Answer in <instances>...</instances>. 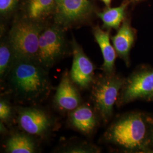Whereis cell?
I'll return each mask as SVG.
<instances>
[{
	"instance_id": "cell-22",
	"label": "cell",
	"mask_w": 153,
	"mask_h": 153,
	"mask_svg": "<svg viewBox=\"0 0 153 153\" xmlns=\"http://www.w3.org/2000/svg\"><path fill=\"white\" fill-rule=\"evenodd\" d=\"M102 1L104 2L105 5L109 7V5L111 4V0H102Z\"/></svg>"
},
{
	"instance_id": "cell-23",
	"label": "cell",
	"mask_w": 153,
	"mask_h": 153,
	"mask_svg": "<svg viewBox=\"0 0 153 153\" xmlns=\"http://www.w3.org/2000/svg\"></svg>"
},
{
	"instance_id": "cell-12",
	"label": "cell",
	"mask_w": 153,
	"mask_h": 153,
	"mask_svg": "<svg viewBox=\"0 0 153 153\" xmlns=\"http://www.w3.org/2000/svg\"><path fill=\"white\" fill-rule=\"evenodd\" d=\"M93 33L103 55L104 61L102 69L105 74H112L115 70L117 53L114 45H112L110 42L109 32L96 26L93 28Z\"/></svg>"
},
{
	"instance_id": "cell-8",
	"label": "cell",
	"mask_w": 153,
	"mask_h": 153,
	"mask_svg": "<svg viewBox=\"0 0 153 153\" xmlns=\"http://www.w3.org/2000/svg\"><path fill=\"white\" fill-rule=\"evenodd\" d=\"M55 21L61 27H68L81 22L91 11L88 0H56Z\"/></svg>"
},
{
	"instance_id": "cell-6",
	"label": "cell",
	"mask_w": 153,
	"mask_h": 153,
	"mask_svg": "<svg viewBox=\"0 0 153 153\" xmlns=\"http://www.w3.org/2000/svg\"><path fill=\"white\" fill-rule=\"evenodd\" d=\"M16 121L22 131L33 136L43 138L55 128L52 116L37 107H17Z\"/></svg>"
},
{
	"instance_id": "cell-13",
	"label": "cell",
	"mask_w": 153,
	"mask_h": 153,
	"mask_svg": "<svg viewBox=\"0 0 153 153\" xmlns=\"http://www.w3.org/2000/svg\"><path fill=\"white\" fill-rule=\"evenodd\" d=\"M6 153H34L38 152V143L33 136L23 132H15L7 137L4 143Z\"/></svg>"
},
{
	"instance_id": "cell-11",
	"label": "cell",
	"mask_w": 153,
	"mask_h": 153,
	"mask_svg": "<svg viewBox=\"0 0 153 153\" xmlns=\"http://www.w3.org/2000/svg\"><path fill=\"white\" fill-rule=\"evenodd\" d=\"M97 112L87 104L80 105L68 113V124L85 136H91L98 124Z\"/></svg>"
},
{
	"instance_id": "cell-5",
	"label": "cell",
	"mask_w": 153,
	"mask_h": 153,
	"mask_svg": "<svg viewBox=\"0 0 153 153\" xmlns=\"http://www.w3.org/2000/svg\"><path fill=\"white\" fill-rule=\"evenodd\" d=\"M67 52L68 44L63 28L58 25L44 27L39 39L36 59L39 63L49 71Z\"/></svg>"
},
{
	"instance_id": "cell-1",
	"label": "cell",
	"mask_w": 153,
	"mask_h": 153,
	"mask_svg": "<svg viewBox=\"0 0 153 153\" xmlns=\"http://www.w3.org/2000/svg\"><path fill=\"white\" fill-rule=\"evenodd\" d=\"M6 79L10 93L22 103L42 102L52 89L48 71L36 60L16 58Z\"/></svg>"
},
{
	"instance_id": "cell-19",
	"label": "cell",
	"mask_w": 153,
	"mask_h": 153,
	"mask_svg": "<svg viewBox=\"0 0 153 153\" xmlns=\"http://www.w3.org/2000/svg\"><path fill=\"white\" fill-rule=\"evenodd\" d=\"M13 109L7 99L1 98L0 100V120L5 124H9L13 117Z\"/></svg>"
},
{
	"instance_id": "cell-14",
	"label": "cell",
	"mask_w": 153,
	"mask_h": 153,
	"mask_svg": "<svg viewBox=\"0 0 153 153\" xmlns=\"http://www.w3.org/2000/svg\"><path fill=\"white\" fill-rule=\"evenodd\" d=\"M111 39L117 55L128 65L129 52L134 42V33L129 23L123 22L117 33Z\"/></svg>"
},
{
	"instance_id": "cell-21",
	"label": "cell",
	"mask_w": 153,
	"mask_h": 153,
	"mask_svg": "<svg viewBox=\"0 0 153 153\" xmlns=\"http://www.w3.org/2000/svg\"><path fill=\"white\" fill-rule=\"evenodd\" d=\"M0 128H1V133H2V134H6L7 131V129H6V128L5 126V124L2 122L1 121V126H0Z\"/></svg>"
},
{
	"instance_id": "cell-17",
	"label": "cell",
	"mask_w": 153,
	"mask_h": 153,
	"mask_svg": "<svg viewBox=\"0 0 153 153\" xmlns=\"http://www.w3.org/2000/svg\"><path fill=\"white\" fill-rule=\"evenodd\" d=\"M56 0H28V19L40 22L55 9Z\"/></svg>"
},
{
	"instance_id": "cell-9",
	"label": "cell",
	"mask_w": 153,
	"mask_h": 153,
	"mask_svg": "<svg viewBox=\"0 0 153 153\" xmlns=\"http://www.w3.org/2000/svg\"><path fill=\"white\" fill-rule=\"evenodd\" d=\"M153 95V71H142L132 75L125 81L119 104H126L134 100Z\"/></svg>"
},
{
	"instance_id": "cell-7",
	"label": "cell",
	"mask_w": 153,
	"mask_h": 153,
	"mask_svg": "<svg viewBox=\"0 0 153 153\" xmlns=\"http://www.w3.org/2000/svg\"><path fill=\"white\" fill-rule=\"evenodd\" d=\"M73 63L69 74L71 80L81 90H87L95 80V65L82 47L73 37L71 43Z\"/></svg>"
},
{
	"instance_id": "cell-2",
	"label": "cell",
	"mask_w": 153,
	"mask_h": 153,
	"mask_svg": "<svg viewBox=\"0 0 153 153\" xmlns=\"http://www.w3.org/2000/svg\"><path fill=\"white\" fill-rule=\"evenodd\" d=\"M146 126L138 114L126 115L115 121L104 134L107 142L126 150L145 147L146 142Z\"/></svg>"
},
{
	"instance_id": "cell-15",
	"label": "cell",
	"mask_w": 153,
	"mask_h": 153,
	"mask_svg": "<svg viewBox=\"0 0 153 153\" xmlns=\"http://www.w3.org/2000/svg\"><path fill=\"white\" fill-rule=\"evenodd\" d=\"M16 57L8 36L3 38L0 45V79L1 82L6 80Z\"/></svg>"
},
{
	"instance_id": "cell-10",
	"label": "cell",
	"mask_w": 153,
	"mask_h": 153,
	"mask_svg": "<svg viewBox=\"0 0 153 153\" xmlns=\"http://www.w3.org/2000/svg\"><path fill=\"white\" fill-rule=\"evenodd\" d=\"M82 104L79 88L71 80L69 73L66 70L62 73L57 86L53 98V104L61 113H69Z\"/></svg>"
},
{
	"instance_id": "cell-16",
	"label": "cell",
	"mask_w": 153,
	"mask_h": 153,
	"mask_svg": "<svg viewBox=\"0 0 153 153\" xmlns=\"http://www.w3.org/2000/svg\"><path fill=\"white\" fill-rule=\"evenodd\" d=\"M129 4L128 1H125L118 7L108 8L99 13L98 16L103 23L104 27L118 30L124 19L126 9Z\"/></svg>"
},
{
	"instance_id": "cell-18",
	"label": "cell",
	"mask_w": 153,
	"mask_h": 153,
	"mask_svg": "<svg viewBox=\"0 0 153 153\" xmlns=\"http://www.w3.org/2000/svg\"><path fill=\"white\" fill-rule=\"evenodd\" d=\"M57 152L65 153H91L98 152V149L88 141L67 142L60 146Z\"/></svg>"
},
{
	"instance_id": "cell-4",
	"label": "cell",
	"mask_w": 153,
	"mask_h": 153,
	"mask_svg": "<svg viewBox=\"0 0 153 153\" xmlns=\"http://www.w3.org/2000/svg\"><path fill=\"white\" fill-rule=\"evenodd\" d=\"M125 80L114 74L95 78L91 86V99L94 108L105 123L111 117L114 107Z\"/></svg>"
},
{
	"instance_id": "cell-20",
	"label": "cell",
	"mask_w": 153,
	"mask_h": 153,
	"mask_svg": "<svg viewBox=\"0 0 153 153\" xmlns=\"http://www.w3.org/2000/svg\"><path fill=\"white\" fill-rule=\"evenodd\" d=\"M18 0H0V11L5 15L13 11L16 7Z\"/></svg>"
},
{
	"instance_id": "cell-3",
	"label": "cell",
	"mask_w": 153,
	"mask_h": 153,
	"mask_svg": "<svg viewBox=\"0 0 153 153\" xmlns=\"http://www.w3.org/2000/svg\"><path fill=\"white\" fill-rule=\"evenodd\" d=\"M44 28L40 22L28 19L14 23L7 36L16 58L36 60L40 36Z\"/></svg>"
}]
</instances>
